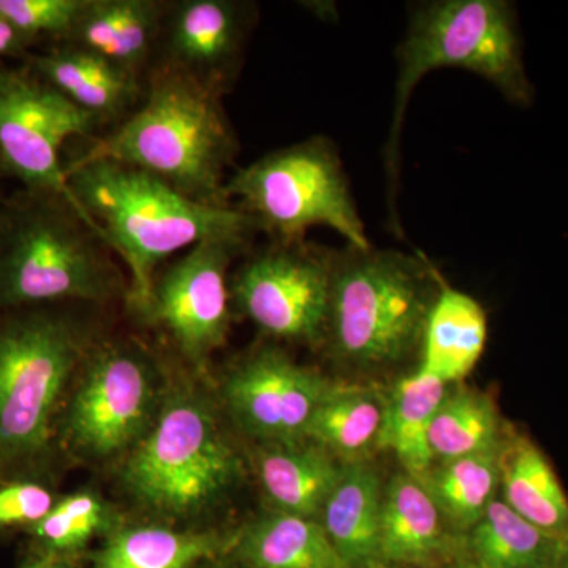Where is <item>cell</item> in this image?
Listing matches in <instances>:
<instances>
[{
	"label": "cell",
	"mask_w": 568,
	"mask_h": 568,
	"mask_svg": "<svg viewBox=\"0 0 568 568\" xmlns=\"http://www.w3.org/2000/svg\"><path fill=\"white\" fill-rule=\"evenodd\" d=\"M67 183L93 234L114 250L130 271L129 301L144 313L160 264L211 239H252V216L231 205L190 200L162 179L99 160L63 163Z\"/></svg>",
	"instance_id": "6da1fadb"
},
{
	"label": "cell",
	"mask_w": 568,
	"mask_h": 568,
	"mask_svg": "<svg viewBox=\"0 0 568 568\" xmlns=\"http://www.w3.org/2000/svg\"><path fill=\"white\" fill-rule=\"evenodd\" d=\"M222 95L163 63L153 71L140 110L70 162L111 160L162 179L190 200L230 205L223 193L224 171L237 141Z\"/></svg>",
	"instance_id": "7a4b0ae2"
},
{
	"label": "cell",
	"mask_w": 568,
	"mask_h": 568,
	"mask_svg": "<svg viewBox=\"0 0 568 568\" xmlns=\"http://www.w3.org/2000/svg\"><path fill=\"white\" fill-rule=\"evenodd\" d=\"M58 306L0 310V480L41 478L92 346Z\"/></svg>",
	"instance_id": "3957f363"
},
{
	"label": "cell",
	"mask_w": 568,
	"mask_h": 568,
	"mask_svg": "<svg viewBox=\"0 0 568 568\" xmlns=\"http://www.w3.org/2000/svg\"><path fill=\"white\" fill-rule=\"evenodd\" d=\"M394 114L384 164L390 227L402 237L396 197L402 171V132L407 103L425 74L462 69L485 78L508 102L529 106L534 88L523 62L517 11L506 0H436L418 3L396 52Z\"/></svg>",
	"instance_id": "277c9868"
},
{
	"label": "cell",
	"mask_w": 568,
	"mask_h": 568,
	"mask_svg": "<svg viewBox=\"0 0 568 568\" xmlns=\"http://www.w3.org/2000/svg\"><path fill=\"white\" fill-rule=\"evenodd\" d=\"M443 283L425 257L373 245L334 252L323 346L355 372L403 364L420 349Z\"/></svg>",
	"instance_id": "5b68a950"
},
{
	"label": "cell",
	"mask_w": 568,
	"mask_h": 568,
	"mask_svg": "<svg viewBox=\"0 0 568 568\" xmlns=\"http://www.w3.org/2000/svg\"><path fill=\"white\" fill-rule=\"evenodd\" d=\"M244 478V463L215 407L181 386L164 395L159 416L123 457L121 480L133 500L164 521L203 518Z\"/></svg>",
	"instance_id": "8992f818"
},
{
	"label": "cell",
	"mask_w": 568,
	"mask_h": 568,
	"mask_svg": "<svg viewBox=\"0 0 568 568\" xmlns=\"http://www.w3.org/2000/svg\"><path fill=\"white\" fill-rule=\"evenodd\" d=\"M103 246L69 201L22 190L0 209V310L110 301Z\"/></svg>",
	"instance_id": "52a82bcc"
},
{
	"label": "cell",
	"mask_w": 568,
	"mask_h": 568,
	"mask_svg": "<svg viewBox=\"0 0 568 568\" xmlns=\"http://www.w3.org/2000/svg\"><path fill=\"white\" fill-rule=\"evenodd\" d=\"M224 197L275 242H302L315 226L331 227L357 248L372 246L351 193L338 148L325 136L287 145L235 171Z\"/></svg>",
	"instance_id": "ba28073f"
},
{
	"label": "cell",
	"mask_w": 568,
	"mask_h": 568,
	"mask_svg": "<svg viewBox=\"0 0 568 568\" xmlns=\"http://www.w3.org/2000/svg\"><path fill=\"white\" fill-rule=\"evenodd\" d=\"M163 399L156 366L142 347L92 343L63 407L59 443L95 462L125 457L151 429Z\"/></svg>",
	"instance_id": "9c48e42d"
},
{
	"label": "cell",
	"mask_w": 568,
	"mask_h": 568,
	"mask_svg": "<svg viewBox=\"0 0 568 568\" xmlns=\"http://www.w3.org/2000/svg\"><path fill=\"white\" fill-rule=\"evenodd\" d=\"M99 125V119L71 103L29 67H0V162L7 175L29 192L62 196L88 226L67 183L62 151L67 142L89 136Z\"/></svg>",
	"instance_id": "30bf717a"
},
{
	"label": "cell",
	"mask_w": 568,
	"mask_h": 568,
	"mask_svg": "<svg viewBox=\"0 0 568 568\" xmlns=\"http://www.w3.org/2000/svg\"><path fill=\"white\" fill-rule=\"evenodd\" d=\"M332 264V250L305 241H274L235 272L231 298L265 335L280 342L323 346Z\"/></svg>",
	"instance_id": "8fae6325"
},
{
	"label": "cell",
	"mask_w": 568,
	"mask_h": 568,
	"mask_svg": "<svg viewBox=\"0 0 568 568\" xmlns=\"http://www.w3.org/2000/svg\"><path fill=\"white\" fill-rule=\"evenodd\" d=\"M252 239L201 242L155 276L151 301L142 315L162 325L196 368H204L226 343L231 325L227 271Z\"/></svg>",
	"instance_id": "7c38bea8"
},
{
	"label": "cell",
	"mask_w": 568,
	"mask_h": 568,
	"mask_svg": "<svg viewBox=\"0 0 568 568\" xmlns=\"http://www.w3.org/2000/svg\"><path fill=\"white\" fill-rule=\"evenodd\" d=\"M335 386L320 369L264 345L226 373L222 394L242 432L263 444H280L305 439L317 407Z\"/></svg>",
	"instance_id": "4fadbf2b"
},
{
	"label": "cell",
	"mask_w": 568,
	"mask_h": 568,
	"mask_svg": "<svg viewBox=\"0 0 568 568\" xmlns=\"http://www.w3.org/2000/svg\"><path fill=\"white\" fill-rule=\"evenodd\" d=\"M248 9L233 0H183L164 21L166 65L224 93L248 32Z\"/></svg>",
	"instance_id": "5bb4252c"
},
{
	"label": "cell",
	"mask_w": 568,
	"mask_h": 568,
	"mask_svg": "<svg viewBox=\"0 0 568 568\" xmlns=\"http://www.w3.org/2000/svg\"><path fill=\"white\" fill-rule=\"evenodd\" d=\"M379 560L410 568H452L465 560L454 532L417 478L403 473L384 487Z\"/></svg>",
	"instance_id": "9a60e30c"
},
{
	"label": "cell",
	"mask_w": 568,
	"mask_h": 568,
	"mask_svg": "<svg viewBox=\"0 0 568 568\" xmlns=\"http://www.w3.org/2000/svg\"><path fill=\"white\" fill-rule=\"evenodd\" d=\"M28 67L100 123L123 118L141 95L138 74L71 44L31 55Z\"/></svg>",
	"instance_id": "2e32d148"
},
{
	"label": "cell",
	"mask_w": 568,
	"mask_h": 568,
	"mask_svg": "<svg viewBox=\"0 0 568 568\" xmlns=\"http://www.w3.org/2000/svg\"><path fill=\"white\" fill-rule=\"evenodd\" d=\"M168 10L156 0H88L63 44L91 51L140 77L163 36Z\"/></svg>",
	"instance_id": "e0dca14e"
},
{
	"label": "cell",
	"mask_w": 568,
	"mask_h": 568,
	"mask_svg": "<svg viewBox=\"0 0 568 568\" xmlns=\"http://www.w3.org/2000/svg\"><path fill=\"white\" fill-rule=\"evenodd\" d=\"M343 463L310 439L263 444L256 455L261 487L278 514L320 519Z\"/></svg>",
	"instance_id": "ac0fdd59"
},
{
	"label": "cell",
	"mask_w": 568,
	"mask_h": 568,
	"mask_svg": "<svg viewBox=\"0 0 568 568\" xmlns=\"http://www.w3.org/2000/svg\"><path fill=\"white\" fill-rule=\"evenodd\" d=\"M233 540L234 532L213 529L119 526L92 552L88 568H196L226 556Z\"/></svg>",
	"instance_id": "d6986e66"
},
{
	"label": "cell",
	"mask_w": 568,
	"mask_h": 568,
	"mask_svg": "<svg viewBox=\"0 0 568 568\" xmlns=\"http://www.w3.org/2000/svg\"><path fill=\"white\" fill-rule=\"evenodd\" d=\"M384 487L368 462L346 463L317 521L349 568L379 560Z\"/></svg>",
	"instance_id": "ffe728a7"
},
{
	"label": "cell",
	"mask_w": 568,
	"mask_h": 568,
	"mask_svg": "<svg viewBox=\"0 0 568 568\" xmlns=\"http://www.w3.org/2000/svg\"><path fill=\"white\" fill-rule=\"evenodd\" d=\"M488 320L473 295L443 283L426 320L418 369L452 384L462 383L487 346Z\"/></svg>",
	"instance_id": "44dd1931"
},
{
	"label": "cell",
	"mask_w": 568,
	"mask_h": 568,
	"mask_svg": "<svg viewBox=\"0 0 568 568\" xmlns=\"http://www.w3.org/2000/svg\"><path fill=\"white\" fill-rule=\"evenodd\" d=\"M224 558L245 568H349L317 519L278 511L235 530Z\"/></svg>",
	"instance_id": "7402d4cb"
},
{
	"label": "cell",
	"mask_w": 568,
	"mask_h": 568,
	"mask_svg": "<svg viewBox=\"0 0 568 568\" xmlns=\"http://www.w3.org/2000/svg\"><path fill=\"white\" fill-rule=\"evenodd\" d=\"M499 469L504 503L530 525L568 544V497L537 444L508 433Z\"/></svg>",
	"instance_id": "603a6c76"
},
{
	"label": "cell",
	"mask_w": 568,
	"mask_h": 568,
	"mask_svg": "<svg viewBox=\"0 0 568 568\" xmlns=\"http://www.w3.org/2000/svg\"><path fill=\"white\" fill-rule=\"evenodd\" d=\"M567 545L496 497L465 536V560L478 568H555Z\"/></svg>",
	"instance_id": "cb8c5ba5"
},
{
	"label": "cell",
	"mask_w": 568,
	"mask_h": 568,
	"mask_svg": "<svg viewBox=\"0 0 568 568\" xmlns=\"http://www.w3.org/2000/svg\"><path fill=\"white\" fill-rule=\"evenodd\" d=\"M387 396L369 387L335 386L306 429L305 439L320 444L343 465L365 462L379 450Z\"/></svg>",
	"instance_id": "d4e9b609"
},
{
	"label": "cell",
	"mask_w": 568,
	"mask_h": 568,
	"mask_svg": "<svg viewBox=\"0 0 568 568\" xmlns=\"http://www.w3.org/2000/svg\"><path fill=\"white\" fill-rule=\"evenodd\" d=\"M447 392L446 383L417 368L403 377L387 398L379 448L394 452L405 473L417 480L435 465L429 426Z\"/></svg>",
	"instance_id": "484cf974"
},
{
	"label": "cell",
	"mask_w": 568,
	"mask_h": 568,
	"mask_svg": "<svg viewBox=\"0 0 568 568\" xmlns=\"http://www.w3.org/2000/svg\"><path fill=\"white\" fill-rule=\"evenodd\" d=\"M508 432L495 399L474 388H448L429 426L435 463L497 454Z\"/></svg>",
	"instance_id": "4316f807"
},
{
	"label": "cell",
	"mask_w": 568,
	"mask_h": 568,
	"mask_svg": "<svg viewBox=\"0 0 568 568\" xmlns=\"http://www.w3.org/2000/svg\"><path fill=\"white\" fill-rule=\"evenodd\" d=\"M499 455H477L437 463L420 481L459 537L480 521L500 487Z\"/></svg>",
	"instance_id": "83f0119b"
},
{
	"label": "cell",
	"mask_w": 568,
	"mask_h": 568,
	"mask_svg": "<svg viewBox=\"0 0 568 568\" xmlns=\"http://www.w3.org/2000/svg\"><path fill=\"white\" fill-rule=\"evenodd\" d=\"M110 506L92 491L59 497L39 525L24 534L28 548L43 555L84 560V552L95 538H106L119 528Z\"/></svg>",
	"instance_id": "f1b7e54d"
},
{
	"label": "cell",
	"mask_w": 568,
	"mask_h": 568,
	"mask_svg": "<svg viewBox=\"0 0 568 568\" xmlns=\"http://www.w3.org/2000/svg\"><path fill=\"white\" fill-rule=\"evenodd\" d=\"M88 0H0V14L33 44L51 39L65 43Z\"/></svg>",
	"instance_id": "f546056e"
},
{
	"label": "cell",
	"mask_w": 568,
	"mask_h": 568,
	"mask_svg": "<svg viewBox=\"0 0 568 568\" xmlns=\"http://www.w3.org/2000/svg\"><path fill=\"white\" fill-rule=\"evenodd\" d=\"M58 499L43 478L0 480V534L28 532L50 514Z\"/></svg>",
	"instance_id": "4dcf8cb0"
},
{
	"label": "cell",
	"mask_w": 568,
	"mask_h": 568,
	"mask_svg": "<svg viewBox=\"0 0 568 568\" xmlns=\"http://www.w3.org/2000/svg\"><path fill=\"white\" fill-rule=\"evenodd\" d=\"M33 43L0 14V67L6 58H22Z\"/></svg>",
	"instance_id": "1f68e13d"
},
{
	"label": "cell",
	"mask_w": 568,
	"mask_h": 568,
	"mask_svg": "<svg viewBox=\"0 0 568 568\" xmlns=\"http://www.w3.org/2000/svg\"><path fill=\"white\" fill-rule=\"evenodd\" d=\"M18 568H88L84 560L59 558V556L43 555V552L26 549Z\"/></svg>",
	"instance_id": "d6a6232c"
},
{
	"label": "cell",
	"mask_w": 568,
	"mask_h": 568,
	"mask_svg": "<svg viewBox=\"0 0 568 568\" xmlns=\"http://www.w3.org/2000/svg\"><path fill=\"white\" fill-rule=\"evenodd\" d=\"M196 568H245L242 566H239V564L233 562V560H230L227 558H219V559H212L209 560V562L201 564L200 567Z\"/></svg>",
	"instance_id": "836d02e7"
},
{
	"label": "cell",
	"mask_w": 568,
	"mask_h": 568,
	"mask_svg": "<svg viewBox=\"0 0 568 568\" xmlns=\"http://www.w3.org/2000/svg\"><path fill=\"white\" fill-rule=\"evenodd\" d=\"M366 568H410V567L392 566V564L381 562V560H376V562L369 564V566Z\"/></svg>",
	"instance_id": "e575fe53"
},
{
	"label": "cell",
	"mask_w": 568,
	"mask_h": 568,
	"mask_svg": "<svg viewBox=\"0 0 568 568\" xmlns=\"http://www.w3.org/2000/svg\"><path fill=\"white\" fill-rule=\"evenodd\" d=\"M555 568H568V545L564 555L560 556L559 562L556 564Z\"/></svg>",
	"instance_id": "d590c367"
},
{
	"label": "cell",
	"mask_w": 568,
	"mask_h": 568,
	"mask_svg": "<svg viewBox=\"0 0 568 568\" xmlns=\"http://www.w3.org/2000/svg\"><path fill=\"white\" fill-rule=\"evenodd\" d=\"M452 568H478L474 566V564L467 562V560H462V562L457 564V566Z\"/></svg>",
	"instance_id": "8d00e7d4"
},
{
	"label": "cell",
	"mask_w": 568,
	"mask_h": 568,
	"mask_svg": "<svg viewBox=\"0 0 568 568\" xmlns=\"http://www.w3.org/2000/svg\"><path fill=\"white\" fill-rule=\"evenodd\" d=\"M3 178H7L6 168H3L2 162H0V181H2Z\"/></svg>",
	"instance_id": "74e56055"
}]
</instances>
